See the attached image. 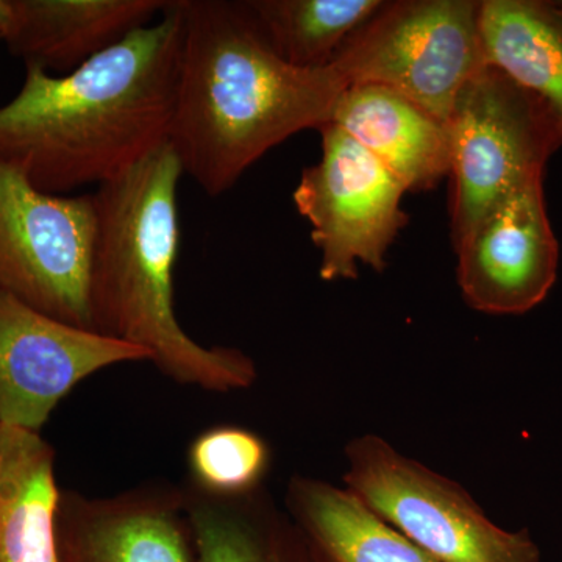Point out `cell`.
I'll use <instances>...</instances> for the list:
<instances>
[{
    "label": "cell",
    "mask_w": 562,
    "mask_h": 562,
    "mask_svg": "<svg viewBox=\"0 0 562 562\" xmlns=\"http://www.w3.org/2000/svg\"><path fill=\"white\" fill-rule=\"evenodd\" d=\"M180 49V11L169 0L160 21L72 72L25 66L21 91L0 106V158L47 194L127 172L169 144Z\"/></svg>",
    "instance_id": "6da1fadb"
},
{
    "label": "cell",
    "mask_w": 562,
    "mask_h": 562,
    "mask_svg": "<svg viewBox=\"0 0 562 562\" xmlns=\"http://www.w3.org/2000/svg\"><path fill=\"white\" fill-rule=\"evenodd\" d=\"M181 49L169 146L211 198L295 133L330 121L349 88L335 66L303 69L272 49L246 0H177Z\"/></svg>",
    "instance_id": "7a4b0ae2"
},
{
    "label": "cell",
    "mask_w": 562,
    "mask_h": 562,
    "mask_svg": "<svg viewBox=\"0 0 562 562\" xmlns=\"http://www.w3.org/2000/svg\"><path fill=\"white\" fill-rule=\"evenodd\" d=\"M181 176L168 144L94 192L91 330L146 350L172 382L220 394L249 390L258 379L249 355L194 341L176 314Z\"/></svg>",
    "instance_id": "3957f363"
},
{
    "label": "cell",
    "mask_w": 562,
    "mask_h": 562,
    "mask_svg": "<svg viewBox=\"0 0 562 562\" xmlns=\"http://www.w3.org/2000/svg\"><path fill=\"white\" fill-rule=\"evenodd\" d=\"M446 128L457 247L497 203L543 180L547 162L562 147V127L538 95L484 65L457 95Z\"/></svg>",
    "instance_id": "277c9868"
},
{
    "label": "cell",
    "mask_w": 562,
    "mask_h": 562,
    "mask_svg": "<svg viewBox=\"0 0 562 562\" xmlns=\"http://www.w3.org/2000/svg\"><path fill=\"white\" fill-rule=\"evenodd\" d=\"M331 65L349 87L391 88L446 124L462 87L487 65L480 0H384Z\"/></svg>",
    "instance_id": "5b68a950"
},
{
    "label": "cell",
    "mask_w": 562,
    "mask_h": 562,
    "mask_svg": "<svg viewBox=\"0 0 562 562\" xmlns=\"http://www.w3.org/2000/svg\"><path fill=\"white\" fill-rule=\"evenodd\" d=\"M344 487L438 562H542L530 531L503 530L453 480L375 435L346 447Z\"/></svg>",
    "instance_id": "8992f818"
},
{
    "label": "cell",
    "mask_w": 562,
    "mask_h": 562,
    "mask_svg": "<svg viewBox=\"0 0 562 562\" xmlns=\"http://www.w3.org/2000/svg\"><path fill=\"white\" fill-rule=\"evenodd\" d=\"M95 228L94 194H47L0 158V294L91 330Z\"/></svg>",
    "instance_id": "52a82bcc"
},
{
    "label": "cell",
    "mask_w": 562,
    "mask_h": 562,
    "mask_svg": "<svg viewBox=\"0 0 562 562\" xmlns=\"http://www.w3.org/2000/svg\"><path fill=\"white\" fill-rule=\"evenodd\" d=\"M321 160L294 190L299 213L312 225L324 281L357 280L358 261L386 269V255L409 216L406 188L361 144L331 122L322 125Z\"/></svg>",
    "instance_id": "ba28073f"
},
{
    "label": "cell",
    "mask_w": 562,
    "mask_h": 562,
    "mask_svg": "<svg viewBox=\"0 0 562 562\" xmlns=\"http://www.w3.org/2000/svg\"><path fill=\"white\" fill-rule=\"evenodd\" d=\"M139 361H149L139 347L0 294V424L41 432L83 380L111 366Z\"/></svg>",
    "instance_id": "9c48e42d"
},
{
    "label": "cell",
    "mask_w": 562,
    "mask_h": 562,
    "mask_svg": "<svg viewBox=\"0 0 562 562\" xmlns=\"http://www.w3.org/2000/svg\"><path fill=\"white\" fill-rule=\"evenodd\" d=\"M454 251L458 286L475 312L517 316L546 301L557 283L560 246L542 180L487 211Z\"/></svg>",
    "instance_id": "30bf717a"
},
{
    "label": "cell",
    "mask_w": 562,
    "mask_h": 562,
    "mask_svg": "<svg viewBox=\"0 0 562 562\" xmlns=\"http://www.w3.org/2000/svg\"><path fill=\"white\" fill-rule=\"evenodd\" d=\"M55 552L57 562H195L183 491L146 484L88 497L61 490Z\"/></svg>",
    "instance_id": "8fae6325"
},
{
    "label": "cell",
    "mask_w": 562,
    "mask_h": 562,
    "mask_svg": "<svg viewBox=\"0 0 562 562\" xmlns=\"http://www.w3.org/2000/svg\"><path fill=\"white\" fill-rule=\"evenodd\" d=\"M169 0H13L2 36L25 66L72 72L94 55L150 25Z\"/></svg>",
    "instance_id": "7c38bea8"
},
{
    "label": "cell",
    "mask_w": 562,
    "mask_h": 562,
    "mask_svg": "<svg viewBox=\"0 0 562 562\" xmlns=\"http://www.w3.org/2000/svg\"><path fill=\"white\" fill-rule=\"evenodd\" d=\"M328 122L361 144L406 191L430 190L450 173L446 124L391 88L351 85Z\"/></svg>",
    "instance_id": "4fadbf2b"
},
{
    "label": "cell",
    "mask_w": 562,
    "mask_h": 562,
    "mask_svg": "<svg viewBox=\"0 0 562 562\" xmlns=\"http://www.w3.org/2000/svg\"><path fill=\"white\" fill-rule=\"evenodd\" d=\"M181 491L195 562H331L266 487L238 497Z\"/></svg>",
    "instance_id": "5bb4252c"
},
{
    "label": "cell",
    "mask_w": 562,
    "mask_h": 562,
    "mask_svg": "<svg viewBox=\"0 0 562 562\" xmlns=\"http://www.w3.org/2000/svg\"><path fill=\"white\" fill-rule=\"evenodd\" d=\"M55 458L41 432L0 424V562H57Z\"/></svg>",
    "instance_id": "9a60e30c"
},
{
    "label": "cell",
    "mask_w": 562,
    "mask_h": 562,
    "mask_svg": "<svg viewBox=\"0 0 562 562\" xmlns=\"http://www.w3.org/2000/svg\"><path fill=\"white\" fill-rule=\"evenodd\" d=\"M284 503L331 562H438L347 487L294 475Z\"/></svg>",
    "instance_id": "2e32d148"
},
{
    "label": "cell",
    "mask_w": 562,
    "mask_h": 562,
    "mask_svg": "<svg viewBox=\"0 0 562 562\" xmlns=\"http://www.w3.org/2000/svg\"><path fill=\"white\" fill-rule=\"evenodd\" d=\"M484 60L527 88L562 127V5L546 0H480Z\"/></svg>",
    "instance_id": "e0dca14e"
},
{
    "label": "cell",
    "mask_w": 562,
    "mask_h": 562,
    "mask_svg": "<svg viewBox=\"0 0 562 562\" xmlns=\"http://www.w3.org/2000/svg\"><path fill=\"white\" fill-rule=\"evenodd\" d=\"M273 50L292 66L327 68L384 0H246Z\"/></svg>",
    "instance_id": "ac0fdd59"
},
{
    "label": "cell",
    "mask_w": 562,
    "mask_h": 562,
    "mask_svg": "<svg viewBox=\"0 0 562 562\" xmlns=\"http://www.w3.org/2000/svg\"><path fill=\"white\" fill-rule=\"evenodd\" d=\"M272 449L258 432L239 425H214L187 450L188 486L211 497H238L265 487Z\"/></svg>",
    "instance_id": "d6986e66"
},
{
    "label": "cell",
    "mask_w": 562,
    "mask_h": 562,
    "mask_svg": "<svg viewBox=\"0 0 562 562\" xmlns=\"http://www.w3.org/2000/svg\"><path fill=\"white\" fill-rule=\"evenodd\" d=\"M13 13V0H0V40L9 31Z\"/></svg>",
    "instance_id": "ffe728a7"
}]
</instances>
